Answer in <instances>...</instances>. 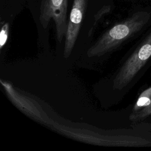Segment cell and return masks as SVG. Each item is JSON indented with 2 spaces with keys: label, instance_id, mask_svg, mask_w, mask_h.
Instances as JSON below:
<instances>
[{
  "label": "cell",
  "instance_id": "obj_1",
  "mask_svg": "<svg viewBox=\"0 0 151 151\" xmlns=\"http://www.w3.org/2000/svg\"><path fill=\"white\" fill-rule=\"evenodd\" d=\"M150 13L139 11L106 31L87 51L89 57L101 56L142 31L149 23Z\"/></svg>",
  "mask_w": 151,
  "mask_h": 151
},
{
  "label": "cell",
  "instance_id": "obj_2",
  "mask_svg": "<svg viewBox=\"0 0 151 151\" xmlns=\"http://www.w3.org/2000/svg\"><path fill=\"white\" fill-rule=\"evenodd\" d=\"M151 65V29L146 32L116 74L114 89L122 90L138 80Z\"/></svg>",
  "mask_w": 151,
  "mask_h": 151
},
{
  "label": "cell",
  "instance_id": "obj_3",
  "mask_svg": "<svg viewBox=\"0 0 151 151\" xmlns=\"http://www.w3.org/2000/svg\"><path fill=\"white\" fill-rule=\"evenodd\" d=\"M68 0H41L40 6V21L45 29L50 21L54 22L57 40L61 42L65 35L67 27Z\"/></svg>",
  "mask_w": 151,
  "mask_h": 151
},
{
  "label": "cell",
  "instance_id": "obj_4",
  "mask_svg": "<svg viewBox=\"0 0 151 151\" xmlns=\"http://www.w3.org/2000/svg\"><path fill=\"white\" fill-rule=\"evenodd\" d=\"M88 0H73L65 35L64 57L67 58L71 54L86 14Z\"/></svg>",
  "mask_w": 151,
  "mask_h": 151
},
{
  "label": "cell",
  "instance_id": "obj_5",
  "mask_svg": "<svg viewBox=\"0 0 151 151\" xmlns=\"http://www.w3.org/2000/svg\"><path fill=\"white\" fill-rule=\"evenodd\" d=\"M1 83L11 101L19 110L38 122L50 123V119L45 113H42L41 108H38L39 106H37L30 99L18 93L8 82L1 80Z\"/></svg>",
  "mask_w": 151,
  "mask_h": 151
},
{
  "label": "cell",
  "instance_id": "obj_6",
  "mask_svg": "<svg viewBox=\"0 0 151 151\" xmlns=\"http://www.w3.org/2000/svg\"><path fill=\"white\" fill-rule=\"evenodd\" d=\"M151 104V86L144 90L139 96L131 114L137 113Z\"/></svg>",
  "mask_w": 151,
  "mask_h": 151
},
{
  "label": "cell",
  "instance_id": "obj_7",
  "mask_svg": "<svg viewBox=\"0 0 151 151\" xmlns=\"http://www.w3.org/2000/svg\"><path fill=\"white\" fill-rule=\"evenodd\" d=\"M149 116H151V104L141 111L134 114H131L129 116V119L133 122H137L143 120Z\"/></svg>",
  "mask_w": 151,
  "mask_h": 151
},
{
  "label": "cell",
  "instance_id": "obj_8",
  "mask_svg": "<svg viewBox=\"0 0 151 151\" xmlns=\"http://www.w3.org/2000/svg\"><path fill=\"white\" fill-rule=\"evenodd\" d=\"M9 32V24L8 22H4L1 27L0 32V47L2 48L5 44Z\"/></svg>",
  "mask_w": 151,
  "mask_h": 151
},
{
  "label": "cell",
  "instance_id": "obj_9",
  "mask_svg": "<svg viewBox=\"0 0 151 151\" xmlns=\"http://www.w3.org/2000/svg\"><path fill=\"white\" fill-rule=\"evenodd\" d=\"M110 9H111V6H110V5H106V6H103V7L100 9V11H98V12H97V13L96 14V15H95V21H94V23H93V25H92L91 28L90 29V31H89V34H90V32H91L92 30L93 29L95 25H96L97 22L99 21V19H100V18L103 15H104V14H106V13H108V12L110 11Z\"/></svg>",
  "mask_w": 151,
  "mask_h": 151
}]
</instances>
